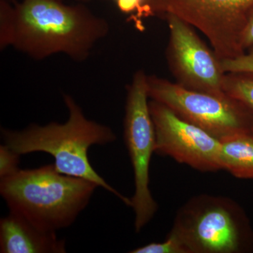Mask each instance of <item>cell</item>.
I'll return each mask as SVG.
<instances>
[{"label": "cell", "instance_id": "cell-1", "mask_svg": "<svg viewBox=\"0 0 253 253\" xmlns=\"http://www.w3.org/2000/svg\"><path fill=\"white\" fill-rule=\"evenodd\" d=\"M109 31L108 21L83 3L21 0L14 4L11 46L36 61L61 54L82 62Z\"/></svg>", "mask_w": 253, "mask_h": 253}, {"label": "cell", "instance_id": "cell-2", "mask_svg": "<svg viewBox=\"0 0 253 253\" xmlns=\"http://www.w3.org/2000/svg\"><path fill=\"white\" fill-rule=\"evenodd\" d=\"M63 99L68 112L66 122H51L44 126L33 123L22 130L1 127L3 144L21 156L34 152L51 155L58 172L93 181L131 206V199L105 181L91 166L88 157L91 146L111 144L117 136L110 126L88 119L72 96L63 94Z\"/></svg>", "mask_w": 253, "mask_h": 253}, {"label": "cell", "instance_id": "cell-3", "mask_svg": "<svg viewBox=\"0 0 253 253\" xmlns=\"http://www.w3.org/2000/svg\"><path fill=\"white\" fill-rule=\"evenodd\" d=\"M98 187L93 181L58 172L54 164L19 169L0 179V194L9 211L52 232L72 225Z\"/></svg>", "mask_w": 253, "mask_h": 253}, {"label": "cell", "instance_id": "cell-4", "mask_svg": "<svg viewBox=\"0 0 253 253\" xmlns=\"http://www.w3.org/2000/svg\"><path fill=\"white\" fill-rule=\"evenodd\" d=\"M189 253H243L253 251V230L244 210L222 196L203 194L176 213L172 229Z\"/></svg>", "mask_w": 253, "mask_h": 253}, {"label": "cell", "instance_id": "cell-5", "mask_svg": "<svg viewBox=\"0 0 253 253\" xmlns=\"http://www.w3.org/2000/svg\"><path fill=\"white\" fill-rule=\"evenodd\" d=\"M253 0H146V17L173 15L199 30L221 60L245 51L243 32Z\"/></svg>", "mask_w": 253, "mask_h": 253}, {"label": "cell", "instance_id": "cell-6", "mask_svg": "<svg viewBox=\"0 0 253 253\" xmlns=\"http://www.w3.org/2000/svg\"><path fill=\"white\" fill-rule=\"evenodd\" d=\"M149 99L148 75L144 70H138L126 86L124 118L125 142L135 184L131 207L135 213L136 233L140 232L153 219L158 208L149 188L150 163L156 149V135Z\"/></svg>", "mask_w": 253, "mask_h": 253}, {"label": "cell", "instance_id": "cell-7", "mask_svg": "<svg viewBox=\"0 0 253 253\" xmlns=\"http://www.w3.org/2000/svg\"><path fill=\"white\" fill-rule=\"evenodd\" d=\"M148 94L149 99L165 105L218 139L252 131L253 116L225 93L191 90L165 78L148 75Z\"/></svg>", "mask_w": 253, "mask_h": 253}, {"label": "cell", "instance_id": "cell-8", "mask_svg": "<svg viewBox=\"0 0 253 253\" xmlns=\"http://www.w3.org/2000/svg\"><path fill=\"white\" fill-rule=\"evenodd\" d=\"M165 18L169 32L166 59L176 83L191 90L224 94L221 59L189 23L173 15Z\"/></svg>", "mask_w": 253, "mask_h": 253}, {"label": "cell", "instance_id": "cell-9", "mask_svg": "<svg viewBox=\"0 0 253 253\" xmlns=\"http://www.w3.org/2000/svg\"><path fill=\"white\" fill-rule=\"evenodd\" d=\"M149 109L156 135L155 152L201 172L223 169L219 139L161 103L151 99Z\"/></svg>", "mask_w": 253, "mask_h": 253}, {"label": "cell", "instance_id": "cell-10", "mask_svg": "<svg viewBox=\"0 0 253 253\" xmlns=\"http://www.w3.org/2000/svg\"><path fill=\"white\" fill-rule=\"evenodd\" d=\"M0 253H64L66 240L40 229L21 214L9 211L0 220Z\"/></svg>", "mask_w": 253, "mask_h": 253}, {"label": "cell", "instance_id": "cell-11", "mask_svg": "<svg viewBox=\"0 0 253 253\" xmlns=\"http://www.w3.org/2000/svg\"><path fill=\"white\" fill-rule=\"evenodd\" d=\"M222 169L240 179H253V134L236 133L219 139Z\"/></svg>", "mask_w": 253, "mask_h": 253}, {"label": "cell", "instance_id": "cell-12", "mask_svg": "<svg viewBox=\"0 0 253 253\" xmlns=\"http://www.w3.org/2000/svg\"><path fill=\"white\" fill-rule=\"evenodd\" d=\"M223 91L239 102L253 117V73H226Z\"/></svg>", "mask_w": 253, "mask_h": 253}, {"label": "cell", "instance_id": "cell-13", "mask_svg": "<svg viewBox=\"0 0 253 253\" xmlns=\"http://www.w3.org/2000/svg\"><path fill=\"white\" fill-rule=\"evenodd\" d=\"M14 28V4L0 0V49L11 46Z\"/></svg>", "mask_w": 253, "mask_h": 253}, {"label": "cell", "instance_id": "cell-14", "mask_svg": "<svg viewBox=\"0 0 253 253\" xmlns=\"http://www.w3.org/2000/svg\"><path fill=\"white\" fill-rule=\"evenodd\" d=\"M130 253H189V249L175 234L170 231L161 243H151L129 251Z\"/></svg>", "mask_w": 253, "mask_h": 253}, {"label": "cell", "instance_id": "cell-15", "mask_svg": "<svg viewBox=\"0 0 253 253\" xmlns=\"http://www.w3.org/2000/svg\"><path fill=\"white\" fill-rule=\"evenodd\" d=\"M21 155L4 144L0 145V179L17 172Z\"/></svg>", "mask_w": 253, "mask_h": 253}, {"label": "cell", "instance_id": "cell-16", "mask_svg": "<svg viewBox=\"0 0 253 253\" xmlns=\"http://www.w3.org/2000/svg\"><path fill=\"white\" fill-rule=\"evenodd\" d=\"M221 63L226 73H253V46L241 56L234 59L221 60Z\"/></svg>", "mask_w": 253, "mask_h": 253}, {"label": "cell", "instance_id": "cell-17", "mask_svg": "<svg viewBox=\"0 0 253 253\" xmlns=\"http://www.w3.org/2000/svg\"><path fill=\"white\" fill-rule=\"evenodd\" d=\"M121 12L131 14L134 18L146 17V0H113Z\"/></svg>", "mask_w": 253, "mask_h": 253}, {"label": "cell", "instance_id": "cell-18", "mask_svg": "<svg viewBox=\"0 0 253 253\" xmlns=\"http://www.w3.org/2000/svg\"><path fill=\"white\" fill-rule=\"evenodd\" d=\"M241 46L245 52L253 46V8L249 12L247 23L243 32Z\"/></svg>", "mask_w": 253, "mask_h": 253}, {"label": "cell", "instance_id": "cell-19", "mask_svg": "<svg viewBox=\"0 0 253 253\" xmlns=\"http://www.w3.org/2000/svg\"><path fill=\"white\" fill-rule=\"evenodd\" d=\"M61 1H64V0H61ZM73 1H78L79 3H86L90 1L91 0H73Z\"/></svg>", "mask_w": 253, "mask_h": 253}, {"label": "cell", "instance_id": "cell-20", "mask_svg": "<svg viewBox=\"0 0 253 253\" xmlns=\"http://www.w3.org/2000/svg\"><path fill=\"white\" fill-rule=\"evenodd\" d=\"M6 1H9L11 4H16L18 2V0H6Z\"/></svg>", "mask_w": 253, "mask_h": 253}, {"label": "cell", "instance_id": "cell-21", "mask_svg": "<svg viewBox=\"0 0 253 253\" xmlns=\"http://www.w3.org/2000/svg\"><path fill=\"white\" fill-rule=\"evenodd\" d=\"M251 131H252V133L253 134V126H252V130H251Z\"/></svg>", "mask_w": 253, "mask_h": 253}]
</instances>
